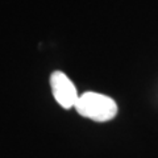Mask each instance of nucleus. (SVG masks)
<instances>
[{
    "instance_id": "1",
    "label": "nucleus",
    "mask_w": 158,
    "mask_h": 158,
    "mask_svg": "<svg viewBox=\"0 0 158 158\" xmlns=\"http://www.w3.org/2000/svg\"><path fill=\"white\" fill-rule=\"evenodd\" d=\"M75 110L79 115L98 123L110 121L117 113V104L112 98L88 91L79 96Z\"/></svg>"
},
{
    "instance_id": "2",
    "label": "nucleus",
    "mask_w": 158,
    "mask_h": 158,
    "mask_svg": "<svg viewBox=\"0 0 158 158\" xmlns=\"http://www.w3.org/2000/svg\"><path fill=\"white\" fill-rule=\"evenodd\" d=\"M52 94L56 102L65 110L75 107L79 95L74 83L62 71H54L50 77Z\"/></svg>"
}]
</instances>
